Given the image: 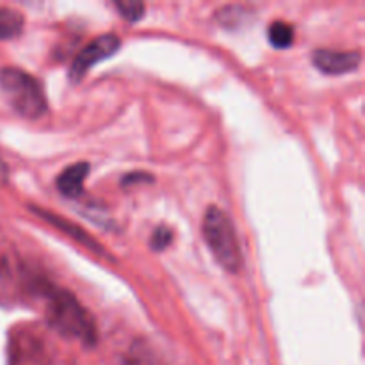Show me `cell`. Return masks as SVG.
<instances>
[{
  "instance_id": "obj_4",
  "label": "cell",
  "mask_w": 365,
  "mask_h": 365,
  "mask_svg": "<svg viewBox=\"0 0 365 365\" xmlns=\"http://www.w3.org/2000/svg\"><path fill=\"white\" fill-rule=\"evenodd\" d=\"M121 41L116 34H102L98 38H95L93 41H89L81 52L77 53V57L73 59L70 68V81L78 82L81 78H84V75L88 73L89 68L95 66V64L102 63V61L109 59L114 53L120 50Z\"/></svg>"
},
{
  "instance_id": "obj_10",
  "label": "cell",
  "mask_w": 365,
  "mask_h": 365,
  "mask_svg": "<svg viewBox=\"0 0 365 365\" xmlns=\"http://www.w3.org/2000/svg\"><path fill=\"white\" fill-rule=\"evenodd\" d=\"M294 27L284 20L273 21V24L269 25V29H267V39H269V43L274 48H291L292 43H294Z\"/></svg>"
},
{
  "instance_id": "obj_2",
  "label": "cell",
  "mask_w": 365,
  "mask_h": 365,
  "mask_svg": "<svg viewBox=\"0 0 365 365\" xmlns=\"http://www.w3.org/2000/svg\"><path fill=\"white\" fill-rule=\"evenodd\" d=\"M202 234L216 262L228 273H239L245 264L241 242L232 217L217 205L205 210Z\"/></svg>"
},
{
  "instance_id": "obj_5",
  "label": "cell",
  "mask_w": 365,
  "mask_h": 365,
  "mask_svg": "<svg viewBox=\"0 0 365 365\" xmlns=\"http://www.w3.org/2000/svg\"><path fill=\"white\" fill-rule=\"evenodd\" d=\"M360 52H341V50L319 48L312 53L314 66L327 75H346L360 66Z\"/></svg>"
},
{
  "instance_id": "obj_11",
  "label": "cell",
  "mask_w": 365,
  "mask_h": 365,
  "mask_svg": "<svg viewBox=\"0 0 365 365\" xmlns=\"http://www.w3.org/2000/svg\"><path fill=\"white\" fill-rule=\"evenodd\" d=\"M252 14V11L245 6H225L216 13V20L220 21L223 27L234 31V29L242 27V25L250 20Z\"/></svg>"
},
{
  "instance_id": "obj_6",
  "label": "cell",
  "mask_w": 365,
  "mask_h": 365,
  "mask_svg": "<svg viewBox=\"0 0 365 365\" xmlns=\"http://www.w3.org/2000/svg\"><path fill=\"white\" fill-rule=\"evenodd\" d=\"M31 209L34 210L36 216L43 217L46 223H50V225H53L56 228H59L61 232L68 234L71 239H75L77 242H81V245L86 246L88 250L100 253V255H107V252L103 250V246L98 245V241H96V239H93L88 232L82 230V228L77 227L75 223H71V221H68V220H63V217L57 216L56 212H48V210L41 209V207H31Z\"/></svg>"
},
{
  "instance_id": "obj_9",
  "label": "cell",
  "mask_w": 365,
  "mask_h": 365,
  "mask_svg": "<svg viewBox=\"0 0 365 365\" xmlns=\"http://www.w3.org/2000/svg\"><path fill=\"white\" fill-rule=\"evenodd\" d=\"M25 18L13 7H0V41L13 39L24 31Z\"/></svg>"
},
{
  "instance_id": "obj_1",
  "label": "cell",
  "mask_w": 365,
  "mask_h": 365,
  "mask_svg": "<svg viewBox=\"0 0 365 365\" xmlns=\"http://www.w3.org/2000/svg\"><path fill=\"white\" fill-rule=\"evenodd\" d=\"M46 298V321L57 334L86 346L96 344L95 321L71 292L48 287Z\"/></svg>"
},
{
  "instance_id": "obj_3",
  "label": "cell",
  "mask_w": 365,
  "mask_h": 365,
  "mask_svg": "<svg viewBox=\"0 0 365 365\" xmlns=\"http://www.w3.org/2000/svg\"><path fill=\"white\" fill-rule=\"evenodd\" d=\"M0 89L6 95L9 106L27 120H38L48 109L43 86L38 78L20 68L0 70Z\"/></svg>"
},
{
  "instance_id": "obj_14",
  "label": "cell",
  "mask_w": 365,
  "mask_h": 365,
  "mask_svg": "<svg viewBox=\"0 0 365 365\" xmlns=\"http://www.w3.org/2000/svg\"><path fill=\"white\" fill-rule=\"evenodd\" d=\"M139 182H153V177H150L145 171H138V173H128L127 177L121 178V185L123 187H130V185L139 184Z\"/></svg>"
},
{
  "instance_id": "obj_13",
  "label": "cell",
  "mask_w": 365,
  "mask_h": 365,
  "mask_svg": "<svg viewBox=\"0 0 365 365\" xmlns=\"http://www.w3.org/2000/svg\"><path fill=\"white\" fill-rule=\"evenodd\" d=\"M171 242H173V230H171L170 227L160 225V227H157L155 230H153L152 237H150V248H152L153 252H163V250H166Z\"/></svg>"
},
{
  "instance_id": "obj_7",
  "label": "cell",
  "mask_w": 365,
  "mask_h": 365,
  "mask_svg": "<svg viewBox=\"0 0 365 365\" xmlns=\"http://www.w3.org/2000/svg\"><path fill=\"white\" fill-rule=\"evenodd\" d=\"M89 173L88 163H75L64 168L59 177L56 178L57 191L66 198H78L84 191V182Z\"/></svg>"
},
{
  "instance_id": "obj_8",
  "label": "cell",
  "mask_w": 365,
  "mask_h": 365,
  "mask_svg": "<svg viewBox=\"0 0 365 365\" xmlns=\"http://www.w3.org/2000/svg\"><path fill=\"white\" fill-rule=\"evenodd\" d=\"M125 365H168L150 342L135 341L125 356Z\"/></svg>"
},
{
  "instance_id": "obj_15",
  "label": "cell",
  "mask_w": 365,
  "mask_h": 365,
  "mask_svg": "<svg viewBox=\"0 0 365 365\" xmlns=\"http://www.w3.org/2000/svg\"><path fill=\"white\" fill-rule=\"evenodd\" d=\"M7 178H9V168H7L6 160H4L2 155H0V187L6 184Z\"/></svg>"
},
{
  "instance_id": "obj_12",
  "label": "cell",
  "mask_w": 365,
  "mask_h": 365,
  "mask_svg": "<svg viewBox=\"0 0 365 365\" xmlns=\"http://www.w3.org/2000/svg\"><path fill=\"white\" fill-rule=\"evenodd\" d=\"M114 7L120 13V16L127 21L141 20L143 14H145V4L138 2V0H116Z\"/></svg>"
}]
</instances>
